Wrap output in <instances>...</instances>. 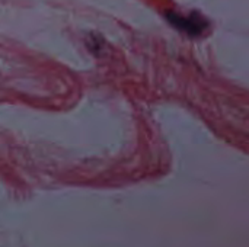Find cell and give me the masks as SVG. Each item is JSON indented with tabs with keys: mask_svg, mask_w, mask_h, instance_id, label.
<instances>
[{
	"mask_svg": "<svg viewBox=\"0 0 249 247\" xmlns=\"http://www.w3.org/2000/svg\"><path fill=\"white\" fill-rule=\"evenodd\" d=\"M169 20L174 26L188 32L190 35H198L206 28V22L201 20V17L196 16V15H193L190 17H184L178 13H172L169 16Z\"/></svg>",
	"mask_w": 249,
	"mask_h": 247,
	"instance_id": "cell-1",
	"label": "cell"
}]
</instances>
